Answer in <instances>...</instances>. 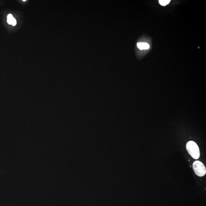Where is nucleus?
<instances>
[{
	"label": "nucleus",
	"mask_w": 206,
	"mask_h": 206,
	"mask_svg": "<svg viewBox=\"0 0 206 206\" xmlns=\"http://www.w3.org/2000/svg\"><path fill=\"white\" fill-rule=\"evenodd\" d=\"M137 46L140 50L148 49L150 48V45L146 42H139L137 44Z\"/></svg>",
	"instance_id": "obj_3"
},
{
	"label": "nucleus",
	"mask_w": 206,
	"mask_h": 206,
	"mask_svg": "<svg viewBox=\"0 0 206 206\" xmlns=\"http://www.w3.org/2000/svg\"><path fill=\"white\" fill-rule=\"evenodd\" d=\"M193 168L194 173L198 176H203L206 175V168L203 163L200 161H195L193 164Z\"/></svg>",
	"instance_id": "obj_2"
},
{
	"label": "nucleus",
	"mask_w": 206,
	"mask_h": 206,
	"mask_svg": "<svg viewBox=\"0 0 206 206\" xmlns=\"http://www.w3.org/2000/svg\"><path fill=\"white\" fill-rule=\"evenodd\" d=\"M186 149L193 158L198 159L200 156L199 149L197 144L193 141L188 142L186 144Z\"/></svg>",
	"instance_id": "obj_1"
},
{
	"label": "nucleus",
	"mask_w": 206,
	"mask_h": 206,
	"mask_svg": "<svg viewBox=\"0 0 206 206\" xmlns=\"http://www.w3.org/2000/svg\"><path fill=\"white\" fill-rule=\"evenodd\" d=\"M170 2V0H159V3L160 5L162 6H165L168 4Z\"/></svg>",
	"instance_id": "obj_5"
},
{
	"label": "nucleus",
	"mask_w": 206,
	"mask_h": 206,
	"mask_svg": "<svg viewBox=\"0 0 206 206\" xmlns=\"http://www.w3.org/2000/svg\"><path fill=\"white\" fill-rule=\"evenodd\" d=\"M15 20V19L13 17L12 15L11 14H9L7 16V22L10 25H12Z\"/></svg>",
	"instance_id": "obj_4"
}]
</instances>
